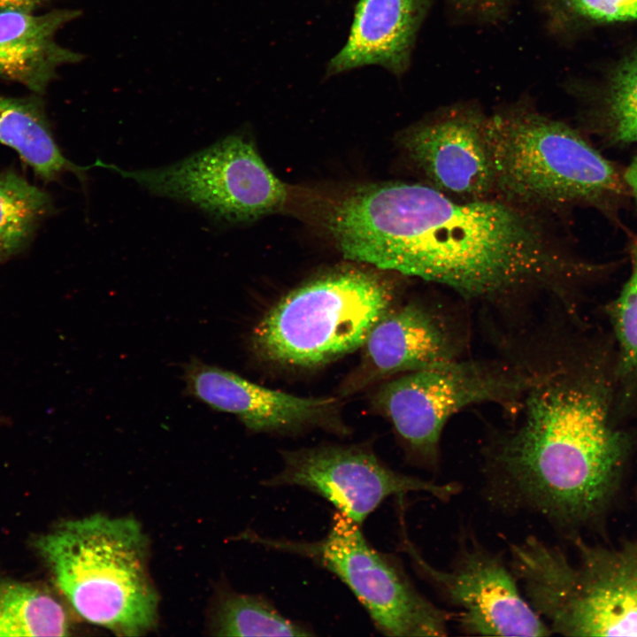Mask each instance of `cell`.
<instances>
[{
	"mask_svg": "<svg viewBox=\"0 0 637 637\" xmlns=\"http://www.w3.org/2000/svg\"><path fill=\"white\" fill-rule=\"evenodd\" d=\"M36 548L83 619L120 636L154 627L157 595L147 572L146 538L134 519L96 514L69 520L42 535Z\"/></svg>",
	"mask_w": 637,
	"mask_h": 637,
	"instance_id": "4",
	"label": "cell"
},
{
	"mask_svg": "<svg viewBox=\"0 0 637 637\" xmlns=\"http://www.w3.org/2000/svg\"><path fill=\"white\" fill-rule=\"evenodd\" d=\"M468 342L459 314L437 301L394 305L374 324L358 365L342 383V395L393 377L461 359Z\"/></svg>",
	"mask_w": 637,
	"mask_h": 637,
	"instance_id": "12",
	"label": "cell"
},
{
	"mask_svg": "<svg viewBox=\"0 0 637 637\" xmlns=\"http://www.w3.org/2000/svg\"><path fill=\"white\" fill-rule=\"evenodd\" d=\"M0 143L14 150L44 181L69 172L83 182L91 167L76 165L64 156L37 96H0Z\"/></svg>",
	"mask_w": 637,
	"mask_h": 637,
	"instance_id": "17",
	"label": "cell"
},
{
	"mask_svg": "<svg viewBox=\"0 0 637 637\" xmlns=\"http://www.w3.org/2000/svg\"><path fill=\"white\" fill-rule=\"evenodd\" d=\"M498 197L459 200L427 185L363 188L333 212L343 256L503 304L530 290L563 294L593 267L564 254L533 213Z\"/></svg>",
	"mask_w": 637,
	"mask_h": 637,
	"instance_id": "1",
	"label": "cell"
},
{
	"mask_svg": "<svg viewBox=\"0 0 637 637\" xmlns=\"http://www.w3.org/2000/svg\"><path fill=\"white\" fill-rule=\"evenodd\" d=\"M524 396L522 417L482 449V495L495 510L526 513L573 533L614 495L630 439L612 422L615 360L601 347L572 349Z\"/></svg>",
	"mask_w": 637,
	"mask_h": 637,
	"instance_id": "2",
	"label": "cell"
},
{
	"mask_svg": "<svg viewBox=\"0 0 637 637\" xmlns=\"http://www.w3.org/2000/svg\"><path fill=\"white\" fill-rule=\"evenodd\" d=\"M618 349L615 359L617 390L631 398L637 395V242L632 246V270L620 293L608 307Z\"/></svg>",
	"mask_w": 637,
	"mask_h": 637,
	"instance_id": "21",
	"label": "cell"
},
{
	"mask_svg": "<svg viewBox=\"0 0 637 637\" xmlns=\"http://www.w3.org/2000/svg\"><path fill=\"white\" fill-rule=\"evenodd\" d=\"M546 26L559 32L580 22L637 19V0H538Z\"/></svg>",
	"mask_w": 637,
	"mask_h": 637,
	"instance_id": "22",
	"label": "cell"
},
{
	"mask_svg": "<svg viewBox=\"0 0 637 637\" xmlns=\"http://www.w3.org/2000/svg\"><path fill=\"white\" fill-rule=\"evenodd\" d=\"M402 520L401 545L415 572L449 606L458 628L483 636H549L547 624L532 609L508 561L463 532L447 569L430 564L409 539Z\"/></svg>",
	"mask_w": 637,
	"mask_h": 637,
	"instance_id": "10",
	"label": "cell"
},
{
	"mask_svg": "<svg viewBox=\"0 0 637 637\" xmlns=\"http://www.w3.org/2000/svg\"><path fill=\"white\" fill-rule=\"evenodd\" d=\"M538 370L508 361L457 359L388 379L372 404L391 423L410 463L437 472L449 419L477 403L519 410Z\"/></svg>",
	"mask_w": 637,
	"mask_h": 637,
	"instance_id": "7",
	"label": "cell"
},
{
	"mask_svg": "<svg viewBox=\"0 0 637 637\" xmlns=\"http://www.w3.org/2000/svg\"><path fill=\"white\" fill-rule=\"evenodd\" d=\"M610 136L621 143L637 142V51L617 68L606 100Z\"/></svg>",
	"mask_w": 637,
	"mask_h": 637,
	"instance_id": "23",
	"label": "cell"
},
{
	"mask_svg": "<svg viewBox=\"0 0 637 637\" xmlns=\"http://www.w3.org/2000/svg\"><path fill=\"white\" fill-rule=\"evenodd\" d=\"M70 621L63 605L30 584L0 581V636H65Z\"/></svg>",
	"mask_w": 637,
	"mask_h": 637,
	"instance_id": "18",
	"label": "cell"
},
{
	"mask_svg": "<svg viewBox=\"0 0 637 637\" xmlns=\"http://www.w3.org/2000/svg\"><path fill=\"white\" fill-rule=\"evenodd\" d=\"M267 549L308 558L342 581L381 633L395 637L446 636L453 613L439 608L414 585L390 555L373 548L361 526L339 511L327 533L313 541L253 534Z\"/></svg>",
	"mask_w": 637,
	"mask_h": 637,
	"instance_id": "8",
	"label": "cell"
},
{
	"mask_svg": "<svg viewBox=\"0 0 637 637\" xmlns=\"http://www.w3.org/2000/svg\"><path fill=\"white\" fill-rule=\"evenodd\" d=\"M579 560L534 535L509 544L519 587L552 634L637 636V540L617 548L575 540Z\"/></svg>",
	"mask_w": 637,
	"mask_h": 637,
	"instance_id": "5",
	"label": "cell"
},
{
	"mask_svg": "<svg viewBox=\"0 0 637 637\" xmlns=\"http://www.w3.org/2000/svg\"><path fill=\"white\" fill-rule=\"evenodd\" d=\"M79 15V11L70 9L0 14V78L35 94L44 93L61 66L82 58L56 39L57 33Z\"/></svg>",
	"mask_w": 637,
	"mask_h": 637,
	"instance_id": "16",
	"label": "cell"
},
{
	"mask_svg": "<svg viewBox=\"0 0 637 637\" xmlns=\"http://www.w3.org/2000/svg\"><path fill=\"white\" fill-rule=\"evenodd\" d=\"M486 138L495 195L519 207L609 212L627 191L615 166L576 130L526 104L487 116Z\"/></svg>",
	"mask_w": 637,
	"mask_h": 637,
	"instance_id": "3",
	"label": "cell"
},
{
	"mask_svg": "<svg viewBox=\"0 0 637 637\" xmlns=\"http://www.w3.org/2000/svg\"><path fill=\"white\" fill-rule=\"evenodd\" d=\"M623 177L627 191L630 192L637 203V155L629 164Z\"/></svg>",
	"mask_w": 637,
	"mask_h": 637,
	"instance_id": "26",
	"label": "cell"
},
{
	"mask_svg": "<svg viewBox=\"0 0 637 637\" xmlns=\"http://www.w3.org/2000/svg\"><path fill=\"white\" fill-rule=\"evenodd\" d=\"M395 297L391 282L375 272H329L277 302L255 326L252 346L275 365H325L360 349Z\"/></svg>",
	"mask_w": 637,
	"mask_h": 637,
	"instance_id": "6",
	"label": "cell"
},
{
	"mask_svg": "<svg viewBox=\"0 0 637 637\" xmlns=\"http://www.w3.org/2000/svg\"><path fill=\"white\" fill-rule=\"evenodd\" d=\"M429 6L430 0H359L347 42L329 62L328 71L378 65L403 73Z\"/></svg>",
	"mask_w": 637,
	"mask_h": 637,
	"instance_id": "15",
	"label": "cell"
},
{
	"mask_svg": "<svg viewBox=\"0 0 637 637\" xmlns=\"http://www.w3.org/2000/svg\"><path fill=\"white\" fill-rule=\"evenodd\" d=\"M219 636H311L303 625L285 617L268 599L258 595L226 593L215 616Z\"/></svg>",
	"mask_w": 637,
	"mask_h": 637,
	"instance_id": "20",
	"label": "cell"
},
{
	"mask_svg": "<svg viewBox=\"0 0 637 637\" xmlns=\"http://www.w3.org/2000/svg\"><path fill=\"white\" fill-rule=\"evenodd\" d=\"M511 0H448L451 7L467 17L495 21L508 12Z\"/></svg>",
	"mask_w": 637,
	"mask_h": 637,
	"instance_id": "24",
	"label": "cell"
},
{
	"mask_svg": "<svg viewBox=\"0 0 637 637\" xmlns=\"http://www.w3.org/2000/svg\"><path fill=\"white\" fill-rule=\"evenodd\" d=\"M107 168L156 195L189 202L230 221L257 219L276 210L286 198L285 185L267 167L253 143L230 135L168 166L124 170Z\"/></svg>",
	"mask_w": 637,
	"mask_h": 637,
	"instance_id": "9",
	"label": "cell"
},
{
	"mask_svg": "<svg viewBox=\"0 0 637 637\" xmlns=\"http://www.w3.org/2000/svg\"><path fill=\"white\" fill-rule=\"evenodd\" d=\"M2 259H3V257H2L1 255H0V260H2Z\"/></svg>",
	"mask_w": 637,
	"mask_h": 637,
	"instance_id": "27",
	"label": "cell"
},
{
	"mask_svg": "<svg viewBox=\"0 0 637 637\" xmlns=\"http://www.w3.org/2000/svg\"><path fill=\"white\" fill-rule=\"evenodd\" d=\"M43 0H0V14L9 12H35Z\"/></svg>",
	"mask_w": 637,
	"mask_h": 637,
	"instance_id": "25",
	"label": "cell"
},
{
	"mask_svg": "<svg viewBox=\"0 0 637 637\" xmlns=\"http://www.w3.org/2000/svg\"><path fill=\"white\" fill-rule=\"evenodd\" d=\"M188 389L211 407L234 414L254 433L292 434L322 428L346 435L334 397H302L265 388L238 374L194 361L186 369Z\"/></svg>",
	"mask_w": 637,
	"mask_h": 637,
	"instance_id": "14",
	"label": "cell"
},
{
	"mask_svg": "<svg viewBox=\"0 0 637 637\" xmlns=\"http://www.w3.org/2000/svg\"><path fill=\"white\" fill-rule=\"evenodd\" d=\"M480 107L457 104L439 109L400 135L409 158L428 185L459 200L495 195V175Z\"/></svg>",
	"mask_w": 637,
	"mask_h": 637,
	"instance_id": "13",
	"label": "cell"
},
{
	"mask_svg": "<svg viewBox=\"0 0 637 637\" xmlns=\"http://www.w3.org/2000/svg\"><path fill=\"white\" fill-rule=\"evenodd\" d=\"M281 460V468L265 479L263 486L312 492L360 526L388 497L426 493L447 502L461 491L457 482L438 483L395 471L361 444L284 450Z\"/></svg>",
	"mask_w": 637,
	"mask_h": 637,
	"instance_id": "11",
	"label": "cell"
},
{
	"mask_svg": "<svg viewBox=\"0 0 637 637\" xmlns=\"http://www.w3.org/2000/svg\"><path fill=\"white\" fill-rule=\"evenodd\" d=\"M50 195L13 170L0 172V255L20 250L50 211Z\"/></svg>",
	"mask_w": 637,
	"mask_h": 637,
	"instance_id": "19",
	"label": "cell"
}]
</instances>
